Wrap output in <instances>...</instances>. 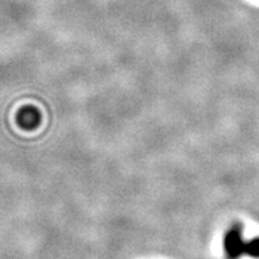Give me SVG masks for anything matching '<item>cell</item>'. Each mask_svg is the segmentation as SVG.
I'll return each mask as SVG.
<instances>
[{"label": "cell", "mask_w": 259, "mask_h": 259, "mask_svg": "<svg viewBox=\"0 0 259 259\" xmlns=\"http://www.w3.org/2000/svg\"><path fill=\"white\" fill-rule=\"evenodd\" d=\"M224 249L228 259H238L241 255L259 258V237L246 242L242 237V226L235 224L226 232L224 238Z\"/></svg>", "instance_id": "obj_1"}, {"label": "cell", "mask_w": 259, "mask_h": 259, "mask_svg": "<svg viewBox=\"0 0 259 259\" xmlns=\"http://www.w3.org/2000/svg\"><path fill=\"white\" fill-rule=\"evenodd\" d=\"M17 122L23 128L32 130L40 123V113L34 107H25L17 115Z\"/></svg>", "instance_id": "obj_2"}]
</instances>
